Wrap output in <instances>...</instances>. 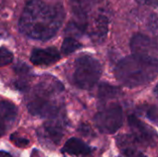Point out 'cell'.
<instances>
[{"label":"cell","mask_w":158,"mask_h":157,"mask_svg":"<svg viewBox=\"0 0 158 157\" xmlns=\"http://www.w3.org/2000/svg\"><path fill=\"white\" fill-rule=\"evenodd\" d=\"M146 117L149 120L154 122L155 124L157 123V107L156 105H152L146 110Z\"/></svg>","instance_id":"d6986e66"},{"label":"cell","mask_w":158,"mask_h":157,"mask_svg":"<svg viewBox=\"0 0 158 157\" xmlns=\"http://www.w3.org/2000/svg\"><path fill=\"white\" fill-rule=\"evenodd\" d=\"M128 122L131 130V137L136 143L143 146L154 147L156 145L157 134L156 131L142 122L137 117L131 115L128 118Z\"/></svg>","instance_id":"ba28073f"},{"label":"cell","mask_w":158,"mask_h":157,"mask_svg":"<svg viewBox=\"0 0 158 157\" xmlns=\"http://www.w3.org/2000/svg\"><path fill=\"white\" fill-rule=\"evenodd\" d=\"M81 130L82 131L83 135H84V134L87 135V133H90V132H91L90 128H89L88 126H86V125H81Z\"/></svg>","instance_id":"cb8c5ba5"},{"label":"cell","mask_w":158,"mask_h":157,"mask_svg":"<svg viewBox=\"0 0 158 157\" xmlns=\"http://www.w3.org/2000/svg\"><path fill=\"white\" fill-rule=\"evenodd\" d=\"M150 29L154 31V32H156L157 30V17L156 15H153L150 19Z\"/></svg>","instance_id":"7402d4cb"},{"label":"cell","mask_w":158,"mask_h":157,"mask_svg":"<svg viewBox=\"0 0 158 157\" xmlns=\"http://www.w3.org/2000/svg\"><path fill=\"white\" fill-rule=\"evenodd\" d=\"M120 94L119 89L107 83H102L98 89V97L101 100H109L116 98Z\"/></svg>","instance_id":"9a60e30c"},{"label":"cell","mask_w":158,"mask_h":157,"mask_svg":"<svg viewBox=\"0 0 158 157\" xmlns=\"http://www.w3.org/2000/svg\"><path fill=\"white\" fill-rule=\"evenodd\" d=\"M94 149L87 145L84 142L78 138H71L67 141L61 152L65 155L74 156H88L93 153Z\"/></svg>","instance_id":"8fae6325"},{"label":"cell","mask_w":158,"mask_h":157,"mask_svg":"<svg viewBox=\"0 0 158 157\" xmlns=\"http://www.w3.org/2000/svg\"><path fill=\"white\" fill-rule=\"evenodd\" d=\"M131 49L132 56L157 64V44L148 36L135 34L131 41Z\"/></svg>","instance_id":"52a82bcc"},{"label":"cell","mask_w":158,"mask_h":157,"mask_svg":"<svg viewBox=\"0 0 158 157\" xmlns=\"http://www.w3.org/2000/svg\"><path fill=\"white\" fill-rule=\"evenodd\" d=\"M15 71L17 74L16 88L19 91H28L30 89V83L31 80V73L30 68L24 63H19L15 67Z\"/></svg>","instance_id":"7c38bea8"},{"label":"cell","mask_w":158,"mask_h":157,"mask_svg":"<svg viewBox=\"0 0 158 157\" xmlns=\"http://www.w3.org/2000/svg\"><path fill=\"white\" fill-rule=\"evenodd\" d=\"M107 31L108 18L103 12L98 13L96 16L94 17L92 22L90 24H87L85 31V32H87L91 40L96 43H100L106 39Z\"/></svg>","instance_id":"9c48e42d"},{"label":"cell","mask_w":158,"mask_h":157,"mask_svg":"<svg viewBox=\"0 0 158 157\" xmlns=\"http://www.w3.org/2000/svg\"><path fill=\"white\" fill-rule=\"evenodd\" d=\"M10 140L11 142L18 147H20V148H24V147H27L30 143L29 140L26 139V138H23V137H20L18 135V133H13L11 136H10Z\"/></svg>","instance_id":"ac0fdd59"},{"label":"cell","mask_w":158,"mask_h":157,"mask_svg":"<svg viewBox=\"0 0 158 157\" xmlns=\"http://www.w3.org/2000/svg\"><path fill=\"white\" fill-rule=\"evenodd\" d=\"M122 153H123L124 157H146L140 151H138L137 149H131V150L124 151Z\"/></svg>","instance_id":"ffe728a7"},{"label":"cell","mask_w":158,"mask_h":157,"mask_svg":"<svg viewBox=\"0 0 158 157\" xmlns=\"http://www.w3.org/2000/svg\"><path fill=\"white\" fill-rule=\"evenodd\" d=\"M64 91V85L55 77L44 74L39 81L27 91L26 105L31 114L48 118L63 108L59 95Z\"/></svg>","instance_id":"7a4b0ae2"},{"label":"cell","mask_w":158,"mask_h":157,"mask_svg":"<svg viewBox=\"0 0 158 157\" xmlns=\"http://www.w3.org/2000/svg\"><path fill=\"white\" fill-rule=\"evenodd\" d=\"M115 74L122 85L135 88L147 84L156 78L157 64L131 56L119 61Z\"/></svg>","instance_id":"3957f363"},{"label":"cell","mask_w":158,"mask_h":157,"mask_svg":"<svg viewBox=\"0 0 158 157\" xmlns=\"http://www.w3.org/2000/svg\"><path fill=\"white\" fill-rule=\"evenodd\" d=\"M136 1L141 4H143V5H147V6H156V5H157V0H136Z\"/></svg>","instance_id":"603a6c76"},{"label":"cell","mask_w":158,"mask_h":157,"mask_svg":"<svg viewBox=\"0 0 158 157\" xmlns=\"http://www.w3.org/2000/svg\"><path fill=\"white\" fill-rule=\"evenodd\" d=\"M102 0H70L74 14L78 19H85V15L90 9Z\"/></svg>","instance_id":"4fadbf2b"},{"label":"cell","mask_w":158,"mask_h":157,"mask_svg":"<svg viewBox=\"0 0 158 157\" xmlns=\"http://www.w3.org/2000/svg\"><path fill=\"white\" fill-rule=\"evenodd\" d=\"M68 126V119L64 108L52 114L44 124V138L54 144H58L64 136Z\"/></svg>","instance_id":"8992f818"},{"label":"cell","mask_w":158,"mask_h":157,"mask_svg":"<svg viewBox=\"0 0 158 157\" xmlns=\"http://www.w3.org/2000/svg\"><path fill=\"white\" fill-rule=\"evenodd\" d=\"M94 121L99 131L106 134H113L122 126V109L118 105H110L98 112Z\"/></svg>","instance_id":"5b68a950"},{"label":"cell","mask_w":158,"mask_h":157,"mask_svg":"<svg viewBox=\"0 0 158 157\" xmlns=\"http://www.w3.org/2000/svg\"><path fill=\"white\" fill-rule=\"evenodd\" d=\"M17 107L16 105L9 101H1L0 102V114L7 125L12 124L17 118Z\"/></svg>","instance_id":"5bb4252c"},{"label":"cell","mask_w":158,"mask_h":157,"mask_svg":"<svg viewBox=\"0 0 158 157\" xmlns=\"http://www.w3.org/2000/svg\"><path fill=\"white\" fill-rule=\"evenodd\" d=\"M31 62L35 66H50L60 59V54L55 47L36 48L32 50L31 55Z\"/></svg>","instance_id":"30bf717a"},{"label":"cell","mask_w":158,"mask_h":157,"mask_svg":"<svg viewBox=\"0 0 158 157\" xmlns=\"http://www.w3.org/2000/svg\"><path fill=\"white\" fill-rule=\"evenodd\" d=\"M0 157H13L10 154L4 152V151H0Z\"/></svg>","instance_id":"d4e9b609"},{"label":"cell","mask_w":158,"mask_h":157,"mask_svg":"<svg viewBox=\"0 0 158 157\" xmlns=\"http://www.w3.org/2000/svg\"><path fill=\"white\" fill-rule=\"evenodd\" d=\"M102 75L100 62L91 56H82L75 62L74 82L83 90L92 89Z\"/></svg>","instance_id":"277c9868"},{"label":"cell","mask_w":158,"mask_h":157,"mask_svg":"<svg viewBox=\"0 0 158 157\" xmlns=\"http://www.w3.org/2000/svg\"><path fill=\"white\" fill-rule=\"evenodd\" d=\"M82 47V44L73 37H66L61 45V51L64 55H69Z\"/></svg>","instance_id":"2e32d148"},{"label":"cell","mask_w":158,"mask_h":157,"mask_svg":"<svg viewBox=\"0 0 158 157\" xmlns=\"http://www.w3.org/2000/svg\"><path fill=\"white\" fill-rule=\"evenodd\" d=\"M65 17L61 5L47 4L43 0H30L19 22V31L26 36L40 41L54 37Z\"/></svg>","instance_id":"6da1fadb"},{"label":"cell","mask_w":158,"mask_h":157,"mask_svg":"<svg viewBox=\"0 0 158 157\" xmlns=\"http://www.w3.org/2000/svg\"><path fill=\"white\" fill-rule=\"evenodd\" d=\"M7 126H8L7 123L5 121V119L2 118V116L0 114V137L3 136L6 133V130L8 128Z\"/></svg>","instance_id":"44dd1931"},{"label":"cell","mask_w":158,"mask_h":157,"mask_svg":"<svg viewBox=\"0 0 158 157\" xmlns=\"http://www.w3.org/2000/svg\"><path fill=\"white\" fill-rule=\"evenodd\" d=\"M13 61V54L6 47H0V67L9 65Z\"/></svg>","instance_id":"e0dca14e"}]
</instances>
